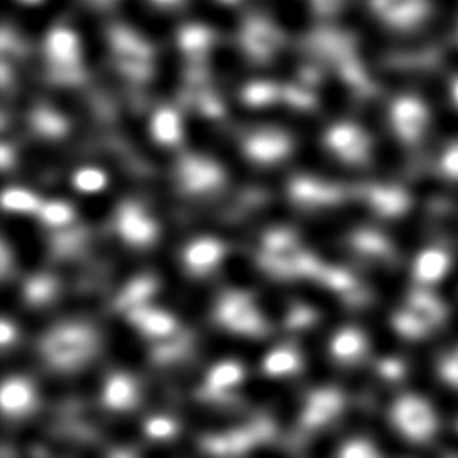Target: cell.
Listing matches in <instances>:
<instances>
[{
  "label": "cell",
  "instance_id": "1",
  "mask_svg": "<svg viewBox=\"0 0 458 458\" xmlns=\"http://www.w3.org/2000/svg\"><path fill=\"white\" fill-rule=\"evenodd\" d=\"M388 422L403 441L424 445L438 434L440 415L428 397L418 393H403L391 403Z\"/></svg>",
  "mask_w": 458,
  "mask_h": 458
},
{
  "label": "cell",
  "instance_id": "2",
  "mask_svg": "<svg viewBox=\"0 0 458 458\" xmlns=\"http://www.w3.org/2000/svg\"><path fill=\"white\" fill-rule=\"evenodd\" d=\"M98 349V336L81 324H66L52 330L43 341L44 357L50 365L74 369L87 363Z\"/></svg>",
  "mask_w": 458,
  "mask_h": 458
},
{
  "label": "cell",
  "instance_id": "3",
  "mask_svg": "<svg viewBox=\"0 0 458 458\" xmlns=\"http://www.w3.org/2000/svg\"><path fill=\"white\" fill-rule=\"evenodd\" d=\"M44 52L49 62L50 74L64 85H79L83 81L81 49L79 38L66 27H55L49 31L44 43Z\"/></svg>",
  "mask_w": 458,
  "mask_h": 458
},
{
  "label": "cell",
  "instance_id": "4",
  "mask_svg": "<svg viewBox=\"0 0 458 458\" xmlns=\"http://www.w3.org/2000/svg\"><path fill=\"white\" fill-rule=\"evenodd\" d=\"M216 319L221 326L235 334L261 335L267 330V322L252 299L242 293H227L216 307Z\"/></svg>",
  "mask_w": 458,
  "mask_h": 458
},
{
  "label": "cell",
  "instance_id": "5",
  "mask_svg": "<svg viewBox=\"0 0 458 458\" xmlns=\"http://www.w3.org/2000/svg\"><path fill=\"white\" fill-rule=\"evenodd\" d=\"M114 225L121 240L133 248L150 246L158 236V224L137 202H124L119 207Z\"/></svg>",
  "mask_w": 458,
  "mask_h": 458
},
{
  "label": "cell",
  "instance_id": "6",
  "mask_svg": "<svg viewBox=\"0 0 458 458\" xmlns=\"http://www.w3.org/2000/svg\"><path fill=\"white\" fill-rule=\"evenodd\" d=\"M242 148L249 160L267 166L285 160L292 154V140L285 131L267 127L252 131L244 140Z\"/></svg>",
  "mask_w": 458,
  "mask_h": 458
},
{
  "label": "cell",
  "instance_id": "7",
  "mask_svg": "<svg viewBox=\"0 0 458 458\" xmlns=\"http://www.w3.org/2000/svg\"><path fill=\"white\" fill-rule=\"evenodd\" d=\"M224 183V174L216 163L190 155L180 163L179 185L188 194H205L221 188Z\"/></svg>",
  "mask_w": 458,
  "mask_h": 458
},
{
  "label": "cell",
  "instance_id": "8",
  "mask_svg": "<svg viewBox=\"0 0 458 458\" xmlns=\"http://www.w3.org/2000/svg\"><path fill=\"white\" fill-rule=\"evenodd\" d=\"M129 321L138 328V332L154 343H165L179 336V322L165 310L155 309L149 304L140 305L127 310Z\"/></svg>",
  "mask_w": 458,
  "mask_h": 458
},
{
  "label": "cell",
  "instance_id": "9",
  "mask_svg": "<svg viewBox=\"0 0 458 458\" xmlns=\"http://www.w3.org/2000/svg\"><path fill=\"white\" fill-rule=\"evenodd\" d=\"M225 255V244L213 236H199L186 244L182 261L192 277H205L213 273Z\"/></svg>",
  "mask_w": 458,
  "mask_h": 458
},
{
  "label": "cell",
  "instance_id": "10",
  "mask_svg": "<svg viewBox=\"0 0 458 458\" xmlns=\"http://www.w3.org/2000/svg\"><path fill=\"white\" fill-rule=\"evenodd\" d=\"M326 146L340 160L360 163L369 154V140L357 125L341 123L328 129Z\"/></svg>",
  "mask_w": 458,
  "mask_h": 458
},
{
  "label": "cell",
  "instance_id": "11",
  "mask_svg": "<svg viewBox=\"0 0 458 458\" xmlns=\"http://www.w3.org/2000/svg\"><path fill=\"white\" fill-rule=\"evenodd\" d=\"M0 403L4 415L19 418L29 415L37 407L38 393L29 378L14 376L4 380Z\"/></svg>",
  "mask_w": 458,
  "mask_h": 458
},
{
  "label": "cell",
  "instance_id": "12",
  "mask_svg": "<svg viewBox=\"0 0 458 458\" xmlns=\"http://www.w3.org/2000/svg\"><path fill=\"white\" fill-rule=\"evenodd\" d=\"M150 138L163 148H175L183 140V123L179 112L171 106H161L150 114Z\"/></svg>",
  "mask_w": 458,
  "mask_h": 458
},
{
  "label": "cell",
  "instance_id": "13",
  "mask_svg": "<svg viewBox=\"0 0 458 458\" xmlns=\"http://www.w3.org/2000/svg\"><path fill=\"white\" fill-rule=\"evenodd\" d=\"M102 403L113 411H127L138 403V385L124 372H114L102 386Z\"/></svg>",
  "mask_w": 458,
  "mask_h": 458
},
{
  "label": "cell",
  "instance_id": "14",
  "mask_svg": "<svg viewBox=\"0 0 458 458\" xmlns=\"http://www.w3.org/2000/svg\"><path fill=\"white\" fill-rule=\"evenodd\" d=\"M428 110L418 100H399L393 110V123L403 138H416L428 127Z\"/></svg>",
  "mask_w": 458,
  "mask_h": 458
},
{
  "label": "cell",
  "instance_id": "15",
  "mask_svg": "<svg viewBox=\"0 0 458 458\" xmlns=\"http://www.w3.org/2000/svg\"><path fill=\"white\" fill-rule=\"evenodd\" d=\"M365 352V336L355 328H343L330 341V355L340 365H355Z\"/></svg>",
  "mask_w": 458,
  "mask_h": 458
},
{
  "label": "cell",
  "instance_id": "16",
  "mask_svg": "<svg viewBox=\"0 0 458 458\" xmlns=\"http://www.w3.org/2000/svg\"><path fill=\"white\" fill-rule=\"evenodd\" d=\"M244 368L235 360H224L211 368L207 374V386L215 393H224L236 388L244 380Z\"/></svg>",
  "mask_w": 458,
  "mask_h": 458
},
{
  "label": "cell",
  "instance_id": "17",
  "mask_svg": "<svg viewBox=\"0 0 458 458\" xmlns=\"http://www.w3.org/2000/svg\"><path fill=\"white\" fill-rule=\"evenodd\" d=\"M301 369V357L290 346L276 347L263 360V372L269 377H288Z\"/></svg>",
  "mask_w": 458,
  "mask_h": 458
},
{
  "label": "cell",
  "instance_id": "18",
  "mask_svg": "<svg viewBox=\"0 0 458 458\" xmlns=\"http://www.w3.org/2000/svg\"><path fill=\"white\" fill-rule=\"evenodd\" d=\"M37 217L44 227L63 232L74 227L75 210L72 205L64 200H44Z\"/></svg>",
  "mask_w": 458,
  "mask_h": 458
},
{
  "label": "cell",
  "instance_id": "19",
  "mask_svg": "<svg viewBox=\"0 0 458 458\" xmlns=\"http://www.w3.org/2000/svg\"><path fill=\"white\" fill-rule=\"evenodd\" d=\"M43 202V199L39 198L38 194L30 190L19 188V186L6 188L2 194L4 208L10 213H19V215H35L37 216L41 210Z\"/></svg>",
  "mask_w": 458,
  "mask_h": 458
},
{
  "label": "cell",
  "instance_id": "20",
  "mask_svg": "<svg viewBox=\"0 0 458 458\" xmlns=\"http://www.w3.org/2000/svg\"><path fill=\"white\" fill-rule=\"evenodd\" d=\"M282 98H284V88L267 81H252L242 89V102L252 108L274 106L282 100Z\"/></svg>",
  "mask_w": 458,
  "mask_h": 458
},
{
  "label": "cell",
  "instance_id": "21",
  "mask_svg": "<svg viewBox=\"0 0 458 458\" xmlns=\"http://www.w3.org/2000/svg\"><path fill=\"white\" fill-rule=\"evenodd\" d=\"M108 182V174L99 166H81L71 175V185L75 191L87 196L106 191Z\"/></svg>",
  "mask_w": 458,
  "mask_h": 458
},
{
  "label": "cell",
  "instance_id": "22",
  "mask_svg": "<svg viewBox=\"0 0 458 458\" xmlns=\"http://www.w3.org/2000/svg\"><path fill=\"white\" fill-rule=\"evenodd\" d=\"M249 54L254 58H267L279 46V37L267 24H252L246 35Z\"/></svg>",
  "mask_w": 458,
  "mask_h": 458
},
{
  "label": "cell",
  "instance_id": "23",
  "mask_svg": "<svg viewBox=\"0 0 458 458\" xmlns=\"http://www.w3.org/2000/svg\"><path fill=\"white\" fill-rule=\"evenodd\" d=\"M290 196L299 205H318L327 202L330 191L315 180L298 177L290 185Z\"/></svg>",
  "mask_w": 458,
  "mask_h": 458
},
{
  "label": "cell",
  "instance_id": "24",
  "mask_svg": "<svg viewBox=\"0 0 458 458\" xmlns=\"http://www.w3.org/2000/svg\"><path fill=\"white\" fill-rule=\"evenodd\" d=\"M31 127L39 137L60 138L68 131V123L60 113L52 112L50 108H39L31 116Z\"/></svg>",
  "mask_w": 458,
  "mask_h": 458
},
{
  "label": "cell",
  "instance_id": "25",
  "mask_svg": "<svg viewBox=\"0 0 458 458\" xmlns=\"http://www.w3.org/2000/svg\"><path fill=\"white\" fill-rule=\"evenodd\" d=\"M155 290H157V284L152 277H140V279L133 280L131 285L127 286L118 299L119 309L127 310L135 309L140 305L148 304V301L152 298Z\"/></svg>",
  "mask_w": 458,
  "mask_h": 458
},
{
  "label": "cell",
  "instance_id": "26",
  "mask_svg": "<svg viewBox=\"0 0 458 458\" xmlns=\"http://www.w3.org/2000/svg\"><path fill=\"white\" fill-rule=\"evenodd\" d=\"M58 293V284L50 276H37L27 282L24 288L25 301L31 305L49 304Z\"/></svg>",
  "mask_w": 458,
  "mask_h": 458
},
{
  "label": "cell",
  "instance_id": "27",
  "mask_svg": "<svg viewBox=\"0 0 458 458\" xmlns=\"http://www.w3.org/2000/svg\"><path fill=\"white\" fill-rule=\"evenodd\" d=\"M336 458H385L377 443L366 437H351L341 443Z\"/></svg>",
  "mask_w": 458,
  "mask_h": 458
},
{
  "label": "cell",
  "instance_id": "28",
  "mask_svg": "<svg viewBox=\"0 0 458 458\" xmlns=\"http://www.w3.org/2000/svg\"><path fill=\"white\" fill-rule=\"evenodd\" d=\"M340 397L334 391H324L311 399L309 415L311 421H327L340 410Z\"/></svg>",
  "mask_w": 458,
  "mask_h": 458
},
{
  "label": "cell",
  "instance_id": "29",
  "mask_svg": "<svg viewBox=\"0 0 458 458\" xmlns=\"http://www.w3.org/2000/svg\"><path fill=\"white\" fill-rule=\"evenodd\" d=\"M210 41V33L199 27L186 29L180 35V46L190 56H200V54H204L208 47Z\"/></svg>",
  "mask_w": 458,
  "mask_h": 458
},
{
  "label": "cell",
  "instance_id": "30",
  "mask_svg": "<svg viewBox=\"0 0 458 458\" xmlns=\"http://www.w3.org/2000/svg\"><path fill=\"white\" fill-rule=\"evenodd\" d=\"M16 338H18V328L10 319L4 318L0 322V343H2V346H12Z\"/></svg>",
  "mask_w": 458,
  "mask_h": 458
},
{
  "label": "cell",
  "instance_id": "31",
  "mask_svg": "<svg viewBox=\"0 0 458 458\" xmlns=\"http://www.w3.org/2000/svg\"><path fill=\"white\" fill-rule=\"evenodd\" d=\"M148 430H149L150 437L165 438L173 432V424H171V421H167L166 418H157V420L149 421Z\"/></svg>",
  "mask_w": 458,
  "mask_h": 458
},
{
  "label": "cell",
  "instance_id": "32",
  "mask_svg": "<svg viewBox=\"0 0 458 458\" xmlns=\"http://www.w3.org/2000/svg\"><path fill=\"white\" fill-rule=\"evenodd\" d=\"M443 376L446 378L447 384L458 388V353L443 366Z\"/></svg>",
  "mask_w": 458,
  "mask_h": 458
},
{
  "label": "cell",
  "instance_id": "33",
  "mask_svg": "<svg viewBox=\"0 0 458 458\" xmlns=\"http://www.w3.org/2000/svg\"><path fill=\"white\" fill-rule=\"evenodd\" d=\"M13 160V149L10 148V144L4 143L0 148V161H2V167L8 169L12 166Z\"/></svg>",
  "mask_w": 458,
  "mask_h": 458
},
{
  "label": "cell",
  "instance_id": "34",
  "mask_svg": "<svg viewBox=\"0 0 458 458\" xmlns=\"http://www.w3.org/2000/svg\"><path fill=\"white\" fill-rule=\"evenodd\" d=\"M21 2H24V4H39L43 0H21Z\"/></svg>",
  "mask_w": 458,
  "mask_h": 458
},
{
  "label": "cell",
  "instance_id": "35",
  "mask_svg": "<svg viewBox=\"0 0 458 458\" xmlns=\"http://www.w3.org/2000/svg\"><path fill=\"white\" fill-rule=\"evenodd\" d=\"M158 2H161V4H175L177 0H158Z\"/></svg>",
  "mask_w": 458,
  "mask_h": 458
}]
</instances>
